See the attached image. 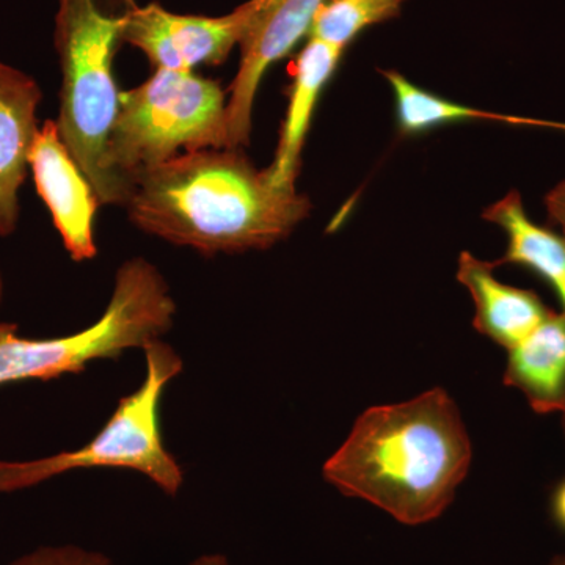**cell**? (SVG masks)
Wrapping results in <instances>:
<instances>
[{"instance_id": "obj_7", "label": "cell", "mask_w": 565, "mask_h": 565, "mask_svg": "<svg viewBox=\"0 0 565 565\" xmlns=\"http://www.w3.org/2000/svg\"><path fill=\"white\" fill-rule=\"evenodd\" d=\"M322 0H248L241 36V63L226 104L228 148L250 143L253 106L267 70L289 54L310 33Z\"/></svg>"}, {"instance_id": "obj_6", "label": "cell", "mask_w": 565, "mask_h": 565, "mask_svg": "<svg viewBox=\"0 0 565 565\" xmlns=\"http://www.w3.org/2000/svg\"><path fill=\"white\" fill-rule=\"evenodd\" d=\"M147 377L122 397L117 411L84 448L35 460H0V492L31 489L82 468H129L148 476L170 497L180 492L184 473L163 446L159 403L163 390L182 371L181 356L161 340L145 345Z\"/></svg>"}, {"instance_id": "obj_8", "label": "cell", "mask_w": 565, "mask_h": 565, "mask_svg": "<svg viewBox=\"0 0 565 565\" xmlns=\"http://www.w3.org/2000/svg\"><path fill=\"white\" fill-rule=\"evenodd\" d=\"M247 17V2L214 18L177 14L148 3L134 10L122 43L143 52L156 70L193 71L226 61L234 46H239Z\"/></svg>"}, {"instance_id": "obj_19", "label": "cell", "mask_w": 565, "mask_h": 565, "mask_svg": "<svg viewBox=\"0 0 565 565\" xmlns=\"http://www.w3.org/2000/svg\"><path fill=\"white\" fill-rule=\"evenodd\" d=\"M552 515L557 526L565 533V479L557 484L552 497Z\"/></svg>"}, {"instance_id": "obj_3", "label": "cell", "mask_w": 565, "mask_h": 565, "mask_svg": "<svg viewBox=\"0 0 565 565\" xmlns=\"http://www.w3.org/2000/svg\"><path fill=\"white\" fill-rule=\"evenodd\" d=\"M136 0H58L55 50L62 71L57 128L102 204H125L129 189L109 161L120 90L114 63Z\"/></svg>"}, {"instance_id": "obj_22", "label": "cell", "mask_w": 565, "mask_h": 565, "mask_svg": "<svg viewBox=\"0 0 565 565\" xmlns=\"http://www.w3.org/2000/svg\"><path fill=\"white\" fill-rule=\"evenodd\" d=\"M2 294H3V281H2V275H0V302H2Z\"/></svg>"}, {"instance_id": "obj_14", "label": "cell", "mask_w": 565, "mask_h": 565, "mask_svg": "<svg viewBox=\"0 0 565 565\" xmlns=\"http://www.w3.org/2000/svg\"><path fill=\"white\" fill-rule=\"evenodd\" d=\"M482 218L500 226L508 236V250L500 262L492 263L493 267L515 264L541 275L556 292L565 316V236L531 221L516 191L487 207Z\"/></svg>"}, {"instance_id": "obj_12", "label": "cell", "mask_w": 565, "mask_h": 565, "mask_svg": "<svg viewBox=\"0 0 565 565\" xmlns=\"http://www.w3.org/2000/svg\"><path fill=\"white\" fill-rule=\"evenodd\" d=\"M493 269L492 263L462 252L457 280L473 297L475 329L509 351L530 337L552 310L537 294L498 280Z\"/></svg>"}, {"instance_id": "obj_16", "label": "cell", "mask_w": 565, "mask_h": 565, "mask_svg": "<svg viewBox=\"0 0 565 565\" xmlns=\"http://www.w3.org/2000/svg\"><path fill=\"white\" fill-rule=\"evenodd\" d=\"M407 0H322L308 36L348 50L356 36L403 13Z\"/></svg>"}, {"instance_id": "obj_17", "label": "cell", "mask_w": 565, "mask_h": 565, "mask_svg": "<svg viewBox=\"0 0 565 565\" xmlns=\"http://www.w3.org/2000/svg\"><path fill=\"white\" fill-rule=\"evenodd\" d=\"M9 565H111V561L99 552L76 545L40 546L25 553Z\"/></svg>"}, {"instance_id": "obj_2", "label": "cell", "mask_w": 565, "mask_h": 565, "mask_svg": "<svg viewBox=\"0 0 565 565\" xmlns=\"http://www.w3.org/2000/svg\"><path fill=\"white\" fill-rule=\"evenodd\" d=\"M471 457L459 408L444 388H434L407 403L364 412L323 465V478L341 493L418 526L449 508Z\"/></svg>"}, {"instance_id": "obj_18", "label": "cell", "mask_w": 565, "mask_h": 565, "mask_svg": "<svg viewBox=\"0 0 565 565\" xmlns=\"http://www.w3.org/2000/svg\"><path fill=\"white\" fill-rule=\"evenodd\" d=\"M545 206L550 218L561 226L565 236V181L559 182L556 188L548 192Z\"/></svg>"}, {"instance_id": "obj_9", "label": "cell", "mask_w": 565, "mask_h": 565, "mask_svg": "<svg viewBox=\"0 0 565 565\" xmlns=\"http://www.w3.org/2000/svg\"><path fill=\"white\" fill-rule=\"evenodd\" d=\"M29 170L71 258L77 263L95 258L98 250L93 225L102 203L63 143L57 122L50 120L40 126L29 154Z\"/></svg>"}, {"instance_id": "obj_20", "label": "cell", "mask_w": 565, "mask_h": 565, "mask_svg": "<svg viewBox=\"0 0 565 565\" xmlns=\"http://www.w3.org/2000/svg\"><path fill=\"white\" fill-rule=\"evenodd\" d=\"M189 565H230L228 559H226L223 555H217V553H212V555H203L196 557L195 561H192Z\"/></svg>"}, {"instance_id": "obj_10", "label": "cell", "mask_w": 565, "mask_h": 565, "mask_svg": "<svg viewBox=\"0 0 565 565\" xmlns=\"http://www.w3.org/2000/svg\"><path fill=\"white\" fill-rule=\"evenodd\" d=\"M40 85L24 71L0 62V237L20 221V191L39 134Z\"/></svg>"}, {"instance_id": "obj_13", "label": "cell", "mask_w": 565, "mask_h": 565, "mask_svg": "<svg viewBox=\"0 0 565 565\" xmlns=\"http://www.w3.org/2000/svg\"><path fill=\"white\" fill-rule=\"evenodd\" d=\"M504 385L525 394L537 414H565V316L552 311L530 337L509 349Z\"/></svg>"}, {"instance_id": "obj_11", "label": "cell", "mask_w": 565, "mask_h": 565, "mask_svg": "<svg viewBox=\"0 0 565 565\" xmlns=\"http://www.w3.org/2000/svg\"><path fill=\"white\" fill-rule=\"evenodd\" d=\"M344 51L318 39H308L294 63L289 103L274 161L264 169L267 182L277 191H296L302 167L305 140L323 88L332 79Z\"/></svg>"}, {"instance_id": "obj_15", "label": "cell", "mask_w": 565, "mask_h": 565, "mask_svg": "<svg viewBox=\"0 0 565 565\" xmlns=\"http://www.w3.org/2000/svg\"><path fill=\"white\" fill-rule=\"evenodd\" d=\"M379 71L392 87L394 104H396L397 128L404 136H416V134L433 131L441 126L459 125L465 121L531 122L522 120V118L475 109V107L451 102L444 96L424 90L419 85L408 81L399 71Z\"/></svg>"}, {"instance_id": "obj_4", "label": "cell", "mask_w": 565, "mask_h": 565, "mask_svg": "<svg viewBox=\"0 0 565 565\" xmlns=\"http://www.w3.org/2000/svg\"><path fill=\"white\" fill-rule=\"evenodd\" d=\"M174 313L161 273L147 259H129L118 269L102 319L79 333L35 340L20 337L14 323L0 322V386L84 373L92 360L143 349L172 329Z\"/></svg>"}, {"instance_id": "obj_1", "label": "cell", "mask_w": 565, "mask_h": 565, "mask_svg": "<svg viewBox=\"0 0 565 565\" xmlns=\"http://www.w3.org/2000/svg\"><path fill=\"white\" fill-rule=\"evenodd\" d=\"M125 206L145 233L214 256L274 247L313 204L274 189L243 150L211 148L137 174Z\"/></svg>"}, {"instance_id": "obj_5", "label": "cell", "mask_w": 565, "mask_h": 565, "mask_svg": "<svg viewBox=\"0 0 565 565\" xmlns=\"http://www.w3.org/2000/svg\"><path fill=\"white\" fill-rule=\"evenodd\" d=\"M226 104L218 82L193 71L156 70L139 87L120 93L109 137L111 169L131 191L137 174L181 150L228 148Z\"/></svg>"}, {"instance_id": "obj_21", "label": "cell", "mask_w": 565, "mask_h": 565, "mask_svg": "<svg viewBox=\"0 0 565 565\" xmlns=\"http://www.w3.org/2000/svg\"><path fill=\"white\" fill-rule=\"evenodd\" d=\"M548 565H565V556L557 555V556L553 557V559L550 561Z\"/></svg>"}]
</instances>
